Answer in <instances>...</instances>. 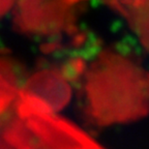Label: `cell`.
Returning a JSON list of instances; mask_svg holds the SVG:
<instances>
[{"mask_svg":"<svg viewBox=\"0 0 149 149\" xmlns=\"http://www.w3.org/2000/svg\"><path fill=\"white\" fill-rule=\"evenodd\" d=\"M111 10L124 20L149 53V0H102Z\"/></svg>","mask_w":149,"mask_h":149,"instance_id":"obj_4","label":"cell"},{"mask_svg":"<svg viewBox=\"0 0 149 149\" xmlns=\"http://www.w3.org/2000/svg\"><path fill=\"white\" fill-rule=\"evenodd\" d=\"M83 95L85 115L96 125L138 120L149 114V72L122 54L105 50L85 72Z\"/></svg>","mask_w":149,"mask_h":149,"instance_id":"obj_1","label":"cell"},{"mask_svg":"<svg viewBox=\"0 0 149 149\" xmlns=\"http://www.w3.org/2000/svg\"><path fill=\"white\" fill-rule=\"evenodd\" d=\"M16 1L17 0H1V4H0L1 16L4 17L6 14H10L16 4Z\"/></svg>","mask_w":149,"mask_h":149,"instance_id":"obj_5","label":"cell"},{"mask_svg":"<svg viewBox=\"0 0 149 149\" xmlns=\"http://www.w3.org/2000/svg\"><path fill=\"white\" fill-rule=\"evenodd\" d=\"M90 0H17L13 8L14 27L37 38H53L74 31Z\"/></svg>","mask_w":149,"mask_h":149,"instance_id":"obj_2","label":"cell"},{"mask_svg":"<svg viewBox=\"0 0 149 149\" xmlns=\"http://www.w3.org/2000/svg\"><path fill=\"white\" fill-rule=\"evenodd\" d=\"M24 95L48 111H57L64 107L70 98V88L65 78L56 70H40L28 80Z\"/></svg>","mask_w":149,"mask_h":149,"instance_id":"obj_3","label":"cell"}]
</instances>
